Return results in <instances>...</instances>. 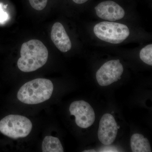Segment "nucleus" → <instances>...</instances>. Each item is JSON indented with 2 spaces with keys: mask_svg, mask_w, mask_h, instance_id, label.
<instances>
[{
  "mask_svg": "<svg viewBox=\"0 0 152 152\" xmlns=\"http://www.w3.org/2000/svg\"><path fill=\"white\" fill-rule=\"evenodd\" d=\"M93 31L99 39L115 45L123 42L130 34V31L127 26L114 22L98 23L95 25Z\"/></svg>",
  "mask_w": 152,
  "mask_h": 152,
  "instance_id": "obj_3",
  "label": "nucleus"
},
{
  "mask_svg": "<svg viewBox=\"0 0 152 152\" xmlns=\"http://www.w3.org/2000/svg\"><path fill=\"white\" fill-rule=\"evenodd\" d=\"M74 2L78 4H84L88 0H72Z\"/></svg>",
  "mask_w": 152,
  "mask_h": 152,
  "instance_id": "obj_14",
  "label": "nucleus"
},
{
  "mask_svg": "<svg viewBox=\"0 0 152 152\" xmlns=\"http://www.w3.org/2000/svg\"><path fill=\"white\" fill-rule=\"evenodd\" d=\"M20 56L17 63L18 68L22 72H30L45 64L48 58V51L41 41L32 39L22 45Z\"/></svg>",
  "mask_w": 152,
  "mask_h": 152,
  "instance_id": "obj_1",
  "label": "nucleus"
},
{
  "mask_svg": "<svg viewBox=\"0 0 152 152\" xmlns=\"http://www.w3.org/2000/svg\"><path fill=\"white\" fill-rule=\"evenodd\" d=\"M42 150L43 152H64L59 139L51 136H47L44 138L42 143Z\"/></svg>",
  "mask_w": 152,
  "mask_h": 152,
  "instance_id": "obj_11",
  "label": "nucleus"
},
{
  "mask_svg": "<svg viewBox=\"0 0 152 152\" xmlns=\"http://www.w3.org/2000/svg\"><path fill=\"white\" fill-rule=\"evenodd\" d=\"M95 10L98 17L109 21L119 20L125 16L124 9L112 1H104L99 3L95 7Z\"/></svg>",
  "mask_w": 152,
  "mask_h": 152,
  "instance_id": "obj_8",
  "label": "nucleus"
},
{
  "mask_svg": "<svg viewBox=\"0 0 152 152\" xmlns=\"http://www.w3.org/2000/svg\"><path fill=\"white\" fill-rule=\"evenodd\" d=\"M84 152H96V151H95V150H87V151H84Z\"/></svg>",
  "mask_w": 152,
  "mask_h": 152,
  "instance_id": "obj_15",
  "label": "nucleus"
},
{
  "mask_svg": "<svg viewBox=\"0 0 152 152\" xmlns=\"http://www.w3.org/2000/svg\"><path fill=\"white\" fill-rule=\"evenodd\" d=\"M51 38L55 46L60 51L66 53L72 48L70 39L61 23L57 22L52 27Z\"/></svg>",
  "mask_w": 152,
  "mask_h": 152,
  "instance_id": "obj_9",
  "label": "nucleus"
},
{
  "mask_svg": "<svg viewBox=\"0 0 152 152\" xmlns=\"http://www.w3.org/2000/svg\"><path fill=\"white\" fill-rule=\"evenodd\" d=\"M71 115L75 116L76 124L84 129L93 124L95 120V114L90 104L84 101L73 102L69 107Z\"/></svg>",
  "mask_w": 152,
  "mask_h": 152,
  "instance_id": "obj_6",
  "label": "nucleus"
},
{
  "mask_svg": "<svg viewBox=\"0 0 152 152\" xmlns=\"http://www.w3.org/2000/svg\"><path fill=\"white\" fill-rule=\"evenodd\" d=\"M53 89V85L50 80L36 79L27 82L20 88L17 98L23 103L37 104L49 100Z\"/></svg>",
  "mask_w": 152,
  "mask_h": 152,
  "instance_id": "obj_2",
  "label": "nucleus"
},
{
  "mask_svg": "<svg viewBox=\"0 0 152 152\" xmlns=\"http://www.w3.org/2000/svg\"><path fill=\"white\" fill-rule=\"evenodd\" d=\"M32 8L37 11L44 10L46 7L48 0H29Z\"/></svg>",
  "mask_w": 152,
  "mask_h": 152,
  "instance_id": "obj_13",
  "label": "nucleus"
},
{
  "mask_svg": "<svg viewBox=\"0 0 152 152\" xmlns=\"http://www.w3.org/2000/svg\"><path fill=\"white\" fill-rule=\"evenodd\" d=\"M32 124L28 118L18 115H10L0 121V132L13 139L24 138L29 134Z\"/></svg>",
  "mask_w": 152,
  "mask_h": 152,
  "instance_id": "obj_4",
  "label": "nucleus"
},
{
  "mask_svg": "<svg viewBox=\"0 0 152 152\" xmlns=\"http://www.w3.org/2000/svg\"><path fill=\"white\" fill-rule=\"evenodd\" d=\"M118 125L111 114H104L100 121L98 136L100 142L106 145L113 143L118 133Z\"/></svg>",
  "mask_w": 152,
  "mask_h": 152,
  "instance_id": "obj_7",
  "label": "nucleus"
},
{
  "mask_svg": "<svg viewBox=\"0 0 152 152\" xmlns=\"http://www.w3.org/2000/svg\"><path fill=\"white\" fill-rule=\"evenodd\" d=\"M124 67L119 60H112L105 63L97 71L96 78L102 86H107L121 79Z\"/></svg>",
  "mask_w": 152,
  "mask_h": 152,
  "instance_id": "obj_5",
  "label": "nucleus"
},
{
  "mask_svg": "<svg viewBox=\"0 0 152 152\" xmlns=\"http://www.w3.org/2000/svg\"><path fill=\"white\" fill-rule=\"evenodd\" d=\"M140 59L143 62L152 66V45H147L141 50L140 53Z\"/></svg>",
  "mask_w": 152,
  "mask_h": 152,
  "instance_id": "obj_12",
  "label": "nucleus"
},
{
  "mask_svg": "<svg viewBox=\"0 0 152 152\" xmlns=\"http://www.w3.org/2000/svg\"><path fill=\"white\" fill-rule=\"evenodd\" d=\"M131 146L133 152H151L149 141L142 134L132 135L131 139Z\"/></svg>",
  "mask_w": 152,
  "mask_h": 152,
  "instance_id": "obj_10",
  "label": "nucleus"
}]
</instances>
